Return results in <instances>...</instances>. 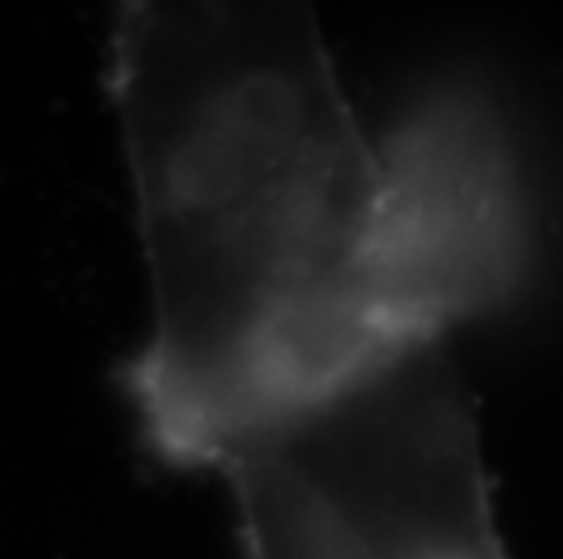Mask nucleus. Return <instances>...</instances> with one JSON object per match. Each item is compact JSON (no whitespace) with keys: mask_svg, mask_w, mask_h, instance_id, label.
<instances>
[{"mask_svg":"<svg viewBox=\"0 0 563 559\" xmlns=\"http://www.w3.org/2000/svg\"><path fill=\"white\" fill-rule=\"evenodd\" d=\"M106 85L153 288L124 389L164 461L222 469L400 360L371 299L378 153L313 11L135 0Z\"/></svg>","mask_w":563,"mask_h":559,"instance_id":"obj_1","label":"nucleus"},{"mask_svg":"<svg viewBox=\"0 0 563 559\" xmlns=\"http://www.w3.org/2000/svg\"><path fill=\"white\" fill-rule=\"evenodd\" d=\"M222 472L236 494L247 559H375L273 450L251 447L225 461Z\"/></svg>","mask_w":563,"mask_h":559,"instance_id":"obj_3","label":"nucleus"},{"mask_svg":"<svg viewBox=\"0 0 563 559\" xmlns=\"http://www.w3.org/2000/svg\"><path fill=\"white\" fill-rule=\"evenodd\" d=\"M371 299L393 356L506 305L531 269V219L506 124L470 85L429 91L386 149Z\"/></svg>","mask_w":563,"mask_h":559,"instance_id":"obj_2","label":"nucleus"}]
</instances>
